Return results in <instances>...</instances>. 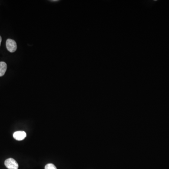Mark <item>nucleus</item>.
<instances>
[{"instance_id": "7ed1b4c3", "label": "nucleus", "mask_w": 169, "mask_h": 169, "mask_svg": "<svg viewBox=\"0 0 169 169\" xmlns=\"http://www.w3.org/2000/svg\"><path fill=\"white\" fill-rule=\"evenodd\" d=\"M27 137V133L23 131H17L14 133L13 134V137L15 139L17 140H23Z\"/></svg>"}, {"instance_id": "20e7f679", "label": "nucleus", "mask_w": 169, "mask_h": 169, "mask_svg": "<svg viewBox=\"0 0 169 169\" xmlns=\"http://www.w3.org/2000/svg\"><path fill=\"white\" fill-rule=\"evenodd\" d=\"M7 64L4 62H0V77H2L6 71Z\"/></svg>"}, {"instance_id": "f257e3e1", "label": "nucleus", "mask_w": 169, "mask_h": 169, "mask_svg": "<svg viewBox=\"0 0 169 169\" xmlns=\"http://www.w3.org/2000/svg\"><path fill=\"white\" fill-rule=\"evenodd\" d=\"M6 48L8 50L10 51L11 53H13L15 52L17 49V45L16 42L13 39H8L6 43Z\"/></svg>"}, {"instance_id": "f03ea898", "label": "nucleus", "mask_w": 169, "mask_h": 169, "mask_svg": "<svg viewBox=\"0 0 169 169\" xmlns=\"http://www.w3.org/2000/svg\"><path fill=\"white\" fill-rule=\"evenodd\" d=\"M5 164L8 169H18V164L14 159H7L5 161Z\"/></svg>"}, {"instance_id": "39448f33", "label": "nucleus", "mask_w": 169, "mask_h": 169, "mask_svg": "<svg viewBox=\"0 0 169 169\" xmlns=\"http://www.w3.org/2000/svg\"><path fill=\"white\" fill-rule=\"evenodd\" d=\"M45 169H57V168L53 164H49L45 166Z\"/></svg>"}, {"instance_id": "423d86ee", "label": "nucleus", "mask_w": 169, "mask_h": 169, "mask_svg": "<svg viewBox=\"0 0 169 169\" xmlns=\"http://www.w3.org/2000/svg\"><path fill=\"white\" fill-rule=\"evenodd\" d=\"M1 42H2V37H1V36H0V46H1Z\"/></svg>"}]
</instances>
